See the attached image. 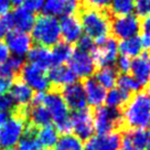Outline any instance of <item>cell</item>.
I'll return each instance as SVG.
<instances>
[{"label": "cell", "mask_w": 150, "mask_h": 150, "mask_svg": "<svg viewBox=\"0 0 150 150\" xmlns=\"http://www.w3.org/2000/svg\"><path fill=\"white\" fill-rule=\"evenodd\" d=\"M122 125L130 130L150 129V97L147 92L130 95L122 110Z\"/></svg>", "instance_id": "1"}, {"label": "cell", "mask_w": 150, "mask_h": 150, "mask_svg": "<svg viewBox=\"0 0 150 150\" xmlns=\"http://www.w3.org/2000/svg\"><path fill=\"white\" fill-rule=\"evenodd\" d=\"M33 100L41 103L51 115L52 122L55 128L63 134L70 132V109L66 106L61 93L56 91H50L39 94Z\"/></svg>", "instance_id": "2"}, {"label": "cell", "mask_w": 150, "mask_h": 150, "mask_svg": "<svg viewBox=\"0 0 150 150\" xmlns=\"http://www.w3.org/2000/svg\"><path fill=\"white\" fill-rule=\"evenodd\" d=\"M83 33L93 39L95 42L108 37L110 32V19L104 10L85 8L80 18Z\"/></svg>", "instance_id": "3"}, {"label": "cell", "mask_w": 150, "mask_h": 150, "mask_svg": "<svg viewBox=\"0 0 150 150\" xmlns=\"http://www.w3.org/2000/svg\"><path fill=\"white\" fill-rule=\"evenodd\" d=\"M32 40L42 47H53L60 42V23L59 20L49 16H41L35 20L32 29Z\"/></svg>", "instance_id": "4"}, {"label": "cell", "mask_w": 150, "mask_h": 150, "mask_svg": "<svg viewBox=\"0 0 150 150\" xmlns=\"http://www.w3.org/2000/svg\"><path fill=\"white\" fill-rule=\"evenodd\" d=\"M94 128L97 135H105L117 131L122 126V110L102 105L95 108L93 115Z\"/></svg>", "instance_id": "5"}, {"label": "cell", "mask_w": 150, "mask_h": 150, "mask_svg": "<svg viewBox=\"0 0 150 150\" xmlns=\"http://www.w3.org/2000/svg\"><path fill=\"white\" fill-rule=\"evenodd\" d=\"M27 122L21 114H17L8 118L0 127V148L8 149L18 145L27 130Z\"/></svg>", "instance_id": "6"}, {"label": "cell", "mask_w": 150, "mask_h": 150, "mask_svg": "<svg viewBox=\"0 0 150 150\" xmlns=\"http://www.w3.org/2000/svg\"><path fill=\"white\" fill-rule=\"evenodd\" d=\"M141 31V24L139 17L135 13L127 14V16H119L115 17L110 21V32L115 39L125 40L129 38H134L139 35Z\"/></svg>", "instance_id": "7"}, {"label": "cell", "mask_w": 150, "mask_h": 150, "mask_svg": "<svg viewBox=\"0 0 150 150\" xmlns=\"http://www.w3.org/2000/svg\"><path fill=\"white\" fill-rule=\"evenodd\" d=\"M70 131L82 141H88L95 134L93 114L88 109L73 112L70 116Z\"/></svg>", "instance_id": "8"}, {"label": "cell", "mask_w": 150, "mask_h": 150, "mask_svg": "<svg viewBox=\"0 0 150 150\" xmlns=\"http://www.w3.org/2000/svg\"><path fill=\"white\" fill-rule=\"evenodd\" d=\"M96 65L112 66L119 55L118 51V42L115 38L106 37L95 43L93 52H92Z\"/></svg>", "instance_id": "9"}, {"label": "cell", "mask_w": 150, "mask_h": 150, "mask_svg": "<svg viewBox=\"0 0 150 150\" xmlns=\"http://www.w3.org/2000/svg\"><path fill=\"white\" fill-rule=\"evenodd\" d=\"M69 63V66L77 76V79L86 80L88 77H92L97 70V65L92 53L81 51L79 49L74 50Z\"/></svg>", "instance_id": "10"}, {"label": "cell", "mask_w": 150, "mask_h": 150, "mask_svg": "<svg viewBox=\"0 0 150 150\" xmlns=\"http://www.w3.org/2000/svg\"><path fill=\"white\" fill-rule=\"evenodd\" d=\"M20 75L24 84L28 85L32 91H35L39 94L45 93L51 85L45 71L41 70L32 64L22 66Z\"/></svg>", "instance_id": "11"}, {"label": "cell", "mask_w": 150, "mask_h": 150, "mask_svg": "<svg viewBox=\"0 0 150 150\" xmlns=\"http://www.w3.org/2000/svg\"><path fill=\"white\" fill-rule=\"evenodd\" d=\"M80 6V0H45L41 10L44 16L57 18L75 14Z\"/></svg>", "instance_id": "12"}, {"label": "cell", "mask_w": 150, "mask_h": 150, "mask_svg": "<svg viewBox=\"0 0 150 150\" xmlns=\"http://www.w3.org/2000/svg\"><path fill=\"white\" fill-rule=\"evenodd\" d=\"M131 76L138 82L141 88L150 86V52H142L138 56L131 59Z\"/></svg>", "instance_id": "13"}, {"label": "cell", "mask_w": 150, "mask_h": 150, "mask_svg": "<svg viewBox=\"0 0 150 150\" xmlns=\"http://www.w3.org/2000/svg\"><path fill=\"white\" fill-rule=\"evenodd\" d=\"M61 95L65 102L66 106L73 112H79V110H83L87 108L84 87H83V84L80 82H75L73 84L63 87Z\"/></svg>", "instance_id": "14"}, {"label": "cell", "mask_w": 150, "mask_h": 150, "mask_svg": "<svg viewBox=\"0 0 150 150\" xmlns=\"http://www.w3.org/2000/svg\"><path fill=\"white\" fill-rule=\"evenodd\" d=\"M59 23H60L61 38L63 39L64 42L69 43L71 45L77 43L81 38L84 35L80 19L75 14L62 17Z\"/></svg>", "instance_id": "15"}, {"label": "cell", "mask_w": 150, "mask_h": 150, "mask_svg": "<svg viewBox=\"0 0 150 150\" xmlns=\"http://www.w3.org/2000/svg\"><path fill=\"white\" fill-rule=\"evenodd\" d=\"M5 43L10 53H12L14 56L23 57L32 47V38L28 32L12 31L7 35Z\"/></svg>", "instance_id": "16"}, {"label": "cell", "mask_w": 150, "mask_h": 150, "mask_svg": "<svg viewBox=\"0 0 150 150\" xmlns=\"http://www.w3.org/2000/svg\"><path fill=\"white\" fill-rule=\"evenodd\" d=\"M87 106L97 108L104 105L107 91L104 88L94 77L86 79L83 84Z\"/></svg>", "instance_id": "17"}, {"label": "cell", "mask_w": 150, "mask_h": 150, "mask_svg": "<svg viewBox=\"0 0 150 150\" xmlns=\"http://www.w3.org/2000/svg\"><path fill=\"white\" fill-rule=\"evenodd\" d=\"M47 77L50 81V84L57 88H60V87L63 88L67 85L77 82V76L71 70L70 66L65 65V64L52 66L47 74Z\"/></svg>", "instance_id": "18"}, {"label": "cell", "mask_w": 150, "mask_h": 150, "mask_svg": "<svg viewBox=\"0 0 150 150\" xmlns=\"http://www.w3.org/2000/svg\"><path fill=\"white\" fill-rule=\"evenodd\" d=\"M21 112H27L30 126H32L33 128H41L51 125L52 122L49 110L37 100H32V105L28 108H24L23 110H21Z\"/></svg>", "instance_id": "19"}, {"label": "cell", "mask_w": 150, "mask_h": 150, "mask_svg": "<svg viewBox=\"0 0 150 150\" xmlns=\"http://www.w3.org/2000/svg\"><path fill=\"white\" fill-rule=\"evenodd\" d=\"M28 60L30 62L29 64H32L43 71L49 70L52 66H54L51 50L42 45H35L31 47L28 53Z\"/></svg>", "instance_id": "20"}, {"label": "cell", "mask_w": 150, "mask_h": 150, "mask_svg": "<svg viewBox=\"0 0 150 150\" xmlns=\"http://www.w3.org/2000/svg\"><path fill=\"white\" fill-rule=\"evenodd\" d=\"M10 97L13 100L16 107H21V110H23L32 103L34 95L32 89L24 84L22 81H20L12 84L10 88Z\"/></svg>", "instance_id": "21"}, {"label": "cell", "mask_w": 150, "mask_h": 150, "mask_svg": "<svg viewBox=\"0 0 150 150\" xmlns=\"http://www.w3.org/2000/svg\"><path fill=\"white\" fill-rule=\"evenodd\" d=\"M10 14L13 23V29H16V31L21 32L31 31L33 24L37 20L34 12L25 9L24 7H17L13 12Z\"/></svg>", "instance_id": "22"}, {"label": "cell", "mask_w": 150, "mask_h": 150, "mask_svg": "<svg viewBox=\"0 0 150 150\" xmlns=\"http://www.w3.org/2000/svg\"><path fill=\"white\" fill-rule=\"evenodd\" d=\"M88 141L96 150H119L122 144V136L119 132L114 131L105 135H97Z\"/></svg>", "instance_id": "23"}, {"label": "cell", "mask_w": 150, "mask_h": 150, "mask_svg": "<svg viewBox=\"0 0 150 150\" xmlns=\"http://www.w3.org/2000/svg\"><path fill=\"white\" fill-rule=\"evenodd\" d=\"M94 79L108 91L117 84L118 72L114 66H102L94 73Z\"/></svg>", "instance_id": "24"}, {"label": "cell", "mask_w": 150, "mask_h": 150, "mask_svg": "<svg viewBox=\"0 0 150 150\" xmlns=\"http://www.w3.org/2000/svg\"><path fill=\"white\" fill-rule=\"evenodd\" d=\"M118 51L120 55H125L127 57H136L144 52V47L141 44L140 37L137 35L134 38L125 39L118 42Z\"/></svg>", "instance_id": "25"}, {"label": "cell", "mask_w": 150, "mask_h": 150, "mask_svg": "<svg viewBox=\"0 0 150 150\" xmlns=\"http://www.w3.org/2000/svg\"><path fill=\"white\" fill-rule=\"evenodd\" d=\"M35 137L44 149H51L59 139V130L55 126L47 125L39 128L38 131H35Z\"/></svg>", "instance_id": "26"}, {"label": "cell", "mask_w": 150, "mask_h": 150, "mask_svg": "<svg viewBox=\"0 0 150 150\" xmlns=\"http://www.w3.org/2000/svg\"><path fill=\"white\" fill-rule=\"evenodd\" d=\"M130 97V95L125 93L124 91L118 88L117 86L108 89L105 97V106L115 109H120L124 107V105L127 103L128 98Z\"/></svg>", "instance_id": "27"}, {"label": "cell", "mask_w": 150, "mask_h": 150, "mask_svg": "<svg viewBox=\"0 0 150 150\" xmlns=\"http://www.w3.org/2000/svg\"><path fill=\"white\" fill-rule=\"evenodd\" d=\"M53 49L51 50L52 57L54 65H63L66 62L70 61L71 56L73 54V47L71 44L66 42H59L55 45H53Z\"/></svg>", "instance_id": "28"}, {"label": "cell", "mask_w": 150, "mask_h": 150, "mask_svg": "<svg viewBox=\"0 0 150 150\" xmlns=\"http://www.w3.org/2000/svg\"><path fill=\"white\" fill-rule=\"evenodd\" d=\"M53 150H83L84 145L80 138L73 135L72 132H65L61 137H59L55 142Z\"/></svg>", "instance_id": "29"}, {"label": "cell", "mask_w": 150, "mask_h": 150, "mask_svg": "<svg viewBox=\"0 0 150 150\" xmlns=\"http://www.w3.org/2000/svg\"><path fill=\"white\" fill-rule=\"evenodd\" d=\"M24 65L23 57L20 56H9V59L2 64H0V75L13 79L16 75L20 73V71Z\"/></svg>", "instance_id": "30"}, {"label": "cell", "mask_w": 150, "mask_h": 150, "mask_svg": "<svg viewBox=\"0 0 150 150\" xmlns=\"http://www.w3.org/2000/svg\"><path fill=\"white\" fill-rule=\"evenodd\" d=\"M18 150H47L44 149L35 137V128L29 125L22 138L18 142Z\"/></svg>", "instance_id": "31"}, {"label": "cell", "mask_w": 150, "mask_h": 150, "mask_svg": "<svg viewBox=\"0 0 150 150\" xmlns=\"http://www.w3.org/2000/svg\"><path fill=\"white\" fill-rule=\"evenodd\" d=\"M108 9L115 17L131 14L135 12V0H112Z\"/></svg>", "instance_id": "32"}, {"label": "cell", "mask_w": 150, "mask_h": 150, "mask_svg": "<svg viewBox=\"0 0 150 150\" xmlns=\"http://www.w3.org/2000/svg\"><path fill=\"white\" fill-rule=\"evenodd\" d=\"M116 86L118 88L122 89V91H124L125 93H127L128 95H132V94L141 91L140 85L138 84V82L130 74L118 75Z\"/></svg>", "instance_id": "33"}, {"label": "cell", "mask_w": 150, "mask_h": 150, "mask_svg": "<svg viewBox=\"0 0 150 150\" xmlns=\"http://www.w3.org/2000/svg\"><path fill=\"white\" fill-rule=\"evenodd\" d=\"M125 135L129 139L131 145L136 148V150H145L147 140H148L147 130H141V129L130 130L129 129V131H127Z\"/></svg>", "instance_id": "34"}, {"label": "cell", "mask_w": 150, "mask_h": 150, "mask_svg": "<svg viewBox=\"0 0 150 150\" xmlns=\"http://www.w3.org/2000/svg\"><path fill=\"white\" fill-rule=\"evenodd\" d=\"M13 30V23L11 14L6 13L4 16H0V40L7 38V35Z\"/></svg>", "instance_id": "35"}, {"label": "cell", "mask_w": 150, "mask_h": 150, "mask_svg": "<svg viewBox=\"0 0 150 150\" xmlns=\"http://www.w3.org/2000/svg\"><path fill=\"white\" fill-rule=\"evenodd\" d=\"M135 12L141 18L150 16V0H135Z\"/></svg>", "instance_id": "36"}, {"label": "cell", "mask_w": 150, "mask_h": 150, "mask_svg": "<svg viewBox=\"0 0 150 150\" xmlns=\"http://www.w3.org/2000/svg\"><path fill=\"white\" fill-rule=\"evenodd\" d=\"M112 0H80L81 4L85 6V8L96 10H105L109 7Z\"/></svg>", "instance_id": "37"}, {"label": "cell", "mask_w": 150, "mask_h": 150, "mask_svg": "<svg viewBox=\"0 0 150 150\" xmlns=\"http://www.w3.org/2000/svg\"><path fill=\"white\" fill-rule=\"evenodd\" d=\"M130 57H127L125 55H118L114 65H115V69L117 70V72H120L122 74H127L129 72V69H130Z\"/></svg>", "instance_id": "38"}, {"label": "cell", "mask_w": 150, "mask_h": 150, "mask_svg": "<svg viewBox=\"0 0 150 150\" xmlns=\"http://www.w3.org/2000/svg\"><path fill=\"white\" fill-rule=\"evenodd\" d=\"M95 43L96 42L94 41L93 39L88 38L87 35H83V37L79 40V42L76 43V44H77V49L81 50V51L92 53L94 50V47H95Z\"/></svg>", "instance_id": "39"}, {"label": "cell", "mask_w": 150, "mask_h": 150, "mask_svg": "<svg viewBox=\"0 0 150 150\" xmlns=\"http://www.w3.org/2000/svg\"><path fill=\"white\" fill-rule=\"evenodd\" d=\"M16 108L12 98L10 97V95L7 94H0V112H9L13 110Z\"/></svg>", "instance_id": "40"}, {"label": "cell", "mask_w": 150, "mask_h": 150, "mask_svg": "<svg viewBox=\"0 0 150 150\" xmlns=\"http://www.w3.org/2000/svg\"><path fill=\"white\" fill-rule=\"evenodd\" d=\"M44 1L45 0H22V4L25 9L30 10L32 12H37L42 9Z\"/></svg>", "instance_id": "41"}, {"label": "cell", "mask_w": 150, "mask_h": 150, "mask_svg": "<svg viewBox=\"0 0 150 150\" xmlns=\"http://www.w3.org/2000/svg\"><path fill=\"white\" fill-rule=\"evenodd\" d=\"M13 84V79L0 75V94H6Z\"/></svg>", "instance_id": "42"}, {"label": "cell", "mask_w": 150, "mask_h": 150, "mask_svg": "<svg viewBox=\"0 0 150 150\" xmlns=\"http://www.w3.org/2000/svg\"><path fill=\"white\" fill-rule=\"evenodd\" d=\"M10 56V52L9 49L7 47L4 41L0 40V64H2L4 62H6Z\"/></svg>", "instance_id": "43"}, {"label": "cell", "mask_w": 150, "mask_h": 150, "mask_svg": "<svg viewBox=\"0 0 150 150\" xmlns=\"http://www.w3.org/2000/svg\"><path fill=\"white\" fill-rule=\"evenodd\" d=\"M140 24L142 33L150 37V16H147L142 19V21H140Z\"/></svg>", "instance_id": "44"}, {"label": "cell", "mask_w": 150, "mask_h": 150, "mask_svg": "<svg viewBox=\"0 0 150 150\" xmlns=\"http://www.w3.org/2000/svg\"><path fill=\"white\" fill-rule=\"evenodd\" d=\"M119 150H136V148L131 145V142L126 137V135H124L122 137V144H120Z\"/></svg>", "instance_id": "45"}, {"label": "cell", "mask_w": 150, "mask_h": 150, "mask_svg": "<svg viewBox=\"0 0 150 150\" xmlns=\"http://www.w3.org/2000/svg\"><path fill=\"white\" fill-rule=\"evenodd\" d=\"M11 7V1L10 0H0V16L8 13Z\"/></svg>", "instance_id": "46"}, {"label": "cell", "mask_w": 150, "mask_h": 150, "mask_svg": "<svg viewBox=\"0 0 150 150\" xmlns=\"http://www.w3.org/2000/svg\"><path fill=\"white\" fill-rule=\"evenodd\" d=\"M140 37V41L141 44H142V47H144V51H149L150 50V37L147 35V34H144L142 35H139Z\"/></svg>", "instance_id": "47"}, {"label": "cell", "mask_w": 150, "mask_h": 150, "mask_svg": "<svg viewBox=\"0 0 150 150\" xmlns=\"http://www.w3.org/2000/svg\"><path fill=\"white\" fill-rule=\"evenodd\" d=\"M10 116L8 115V112H0V127L2 126L4 124H5L7 120H8V118Z\"/></svg>", "instance_id": "48"}, {"label": "cell", "mask_w": 150, "mask_h": 150, "mask_svg": "<svg viewBox=\"0 0 150 150\" xmlns=\"http://www.w3.org/2000/svg\"><path fill=\"white\" fill-rule=\"evenodd\" d=\"M83 150H96V149H95V147H94L89 141H87V144L84 146V149Z\"/></svg>", "instance_id": "49"}, {"label": "cell", "mask_w": 150, "mask_h": 150, "mask_svg": "<svg viewBox=\"0 0 150 150\" xmlns=\"http://www.w3.org/2000/svg\"><path fill=\"white\" fill-rule=\"evenodd\" d=\"M147 132H148V140H147V145H146L145 150H150V129Z\"/></svg>", "instance_id": "50"}, {"label": "cell", "mask_w": 150, "mask_h": 150, "mask_svg": "<svg viewBox=\"0 0 150 150\" xmlns=\"http://www.w3.org/2000/svg\"><path fill=\"white\" fill-rule=\"evenodd\" d=\"M10 1H11V5H14L17 6V7L22 4V0H10Z\"/></svg>", "instance_id": "51"}, {"label": "cell", "mask_w": 150, "mask_h": 150, "mask_svg": "<svg viewBox=\"0 0 150 150\" xmlns=\"http://www.w3.org/2000/svg\"><path fill=\"white\" fill-rule=\"evenodd\" d=\"M4 150H18V149H17V148H14V147H13V148H8V149H4Z\"/></svg>", "instance_id": "52"}, {"label": "cell", "mask_w": 150, "mask_h": 150, "mask_svg": "<svg viewBox=\"0 0 150 150\" xmlns=\"http://www.w3.org/2000/svg\"><path fill=\"white\" fill-rule=\"evenodd\" d=\"M147 93H148V95H149V97H150V86H149V89L147 91Z\"/></svg>", "instance_id": "53"}]
</instances>
